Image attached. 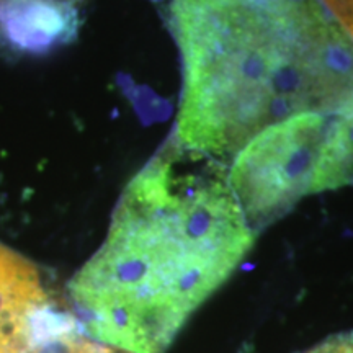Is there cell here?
Returning a JSON list of instances; mask_svg holds the SVG:
<instances>
[{"label": "cell", "mask_w": 353, "mask_h": 353, "mask_svg": "<svg viewBox=\"0 0 353 353\" xmlns=\"http://www.w3.org/2000/svg\"><path fill=\"white\" fill-rule=\"evenodd\" d=\"M330 112L286 118L236 152L229 185L254 231L280 218L301 198L325 192Z\"/></svg>", "instance_id": "3957f363"}, {"label": "cell", "mask_w": 353, "mask_h": 353, "mask_svg": "<svg viewBox=\"0 0 353 353\" xmlns=\"http://www.w3.org/2000/svg\"><path fill=\"white\" fill-rule=\"evenodd\" d=\"M321 2L353 41V0H321Z\"/></svg>", "instance_id": "5b68a950"}, {"label": "cell", "mask_w": 353, "mask_h": 353, "mask_svg": "<svg viewBox=\"0 0 353 353\" xmlns=\"http://www.w3.org/2000/svg\"><path fill=\"white\" fill-rule=\"evenodd\" d=\"M304 353H353V334L335 335Z\"/></svg>", "instance_id": "8992f818"}, {"label": "cell", "mask_w": 353, "mask_h": 353, "mask_svg": "<svg viewBox=\"0 0 353 353\" xmlns=\"http://www.w3.org/2000/svg\"><path fill=\"white\" fill-rule=\"evenodd\" d=\"M183 64L176 143L234 157L265 128L353 100V41L321 0H165Z\"/></svg>", "instance_id": "7a4b0ae2"}, {"label": "cell", "mask_w": 353, "mask_h": 353, "mask_svg": "<svg viewBox=\"0 0 353 353\" xmlns=\"http://www.w3.org/2000/svg\"><path fill=\"white\" fill-rule=\"evenodd\" d=\"M77 25L69 0H0V34L17 50L46 52L63 46Z\"/></svg>", "instance_id": "277c9868"}, {"label": "cell", "mask_w": 353, "mask_h": 353, "mask_svg": "<svg viewBox=\"0 0 353 353\" xmlns=\"http://www.w3.org/2000/svg\"><path fill=\"white\" fill-rule=\"evenodd\" d=\"M213 159L169 144L132 179L100 250L70 281L83 332L125 353H165L252 249Z\"/></svg>", "instance_id": "6da1fadb"}]
</instances>
